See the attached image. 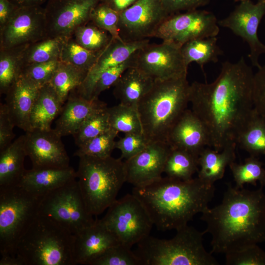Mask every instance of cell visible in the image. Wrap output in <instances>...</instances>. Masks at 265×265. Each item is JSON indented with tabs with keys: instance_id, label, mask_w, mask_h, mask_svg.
<instances>
[{
	"instance_id": "obj_1",
	"label": "cell",
	"mask_w": 265,
	"mask_h": 265,
	"mask_svg": "<svg viewBox=\"0 0 265 265\" xmlns=\"http://www.w3.org/2000/svg\"><path fill=\"white\" fill-rule=\"evenodd\" d=\"M254 76L243 56L226 61L211 83L190 84L189 101L192 112L205 126L209 147L217 151L237 145L239 133L254 110Z\"/></svg>"
},
{
	"instance_id": "obj_2",
	"label": "cell",
	"mask_w": 265,
	"mask_h": 265,
	"mask_svg": "<svg viewBox=\"0 0 265 265\" xmlns=\"http://www.w3.org/2000/svg\"><path fill=\"white\" fill-rule=\"evenodd\" d=\"M212 236L211 253H226L265 242V193L229 185L222 202L202 213Z\"/></svg>"
},
{
	"instance_id": "obj_3",
	"label": "cell",
	"mask_w": 265,
	"mask_h": 265,
	"mask_svg": "<svg viewBox=\"0 0 265 265\" xmlns=\"http://www.w3.org/2000/svg\"><path fill=\"white\" fill-rule=\"evenodd\" d=\"M214 185L199 178L183 181L166 176L140 186L132 194L142 204L159 230H177L187 225L209 207L214 196Z\"/></svg>"
},
{
	"instance_id": "obj_4",
	"label": "cell",
	"mask_w": 265,
	"mask_h": 265,
	"mask_svg": "<svg viewBox=\"0 0 265 265\" xmlns=\"http://www.w3.org/2000/svg\"><path fill=\"white\" fill-rule=\"evenodd\" d=\"M189 87L187 75L154 81L140 100L137 111L149 143L167 142L170 132L187 109Z\"/></svg>"
},
{
	"instance_id": "obj_5",
	"label": "cell",
	"mask_w": 265,
	"mask_h": 265,
	"mask_svg": "<svg viewBox=\"0 0 265 265\" xmlns=\"http://www.w3.org/2000/svg\"><path fill=\"white\" fill-rule=\"evenodd\" d=\"M74 239L62 225L38 214L20 239L15 255L23 265H74Z\"/></svg>"
},
{
	"instance_id": "obj_6",
	"label": "cell",
	"mask_w": 265,
	"mask_h": 265,
	"mask_svg": "<svg viewBox=\"0 0 265 265\" xmlns=\"http://www.w3.org/2000/svg\"><path fill=\"white\" fill-rule=\"evenodd\" d=\"M79 159L77 182L88 212L96 216L116 200L126 182L124 162L111 156H83Z\"/></svg>"
},
{
	"instance_id": "obj_7",
	"label": "cell",
	"mask_w": 265,
	"mask_h": 265,
	"mask_svg": "<svg viewBox=\"0 0 265 265\" xmlns=\"http://www.w3.org/2000/svg\"><path fill=\"white\" fill-rule=\"evenodd\" d=\"M204 234L187 225L171 239L148 236L137 244L134 252L142 265H217L204 246Z\"/></svg>"
},
{
	"instance_id": "obj_8",
	"label": "cell",
	"mask_w": 265,
	"mask_h": 265,
	"mask_svg": "<svg viewBox=\"0 0 265 265\" xmlns=\"http://www.w3.org/2000/svg\"><path fill=\"white\" fill-rule=\"evenodd\" d=\"M41 197L20 186L0 188L1 256H15L20 239L39 214Z\"/></svg>"
},
{
	"instance_id": "obj_9",
	"label": "cell",
	"mask_w": 265,
	"mask_h": 265,
	"mask_svg": "<svg viewBox=\"0 0 265 265\" xmlns=\"http://www.w3.org/2000/svg\"><path fill=\"white\" fill-rule=\"evenodd\" d=\"M39 214L54 219L74 235L96 220L86 208L76 179L42 196Z\"/></svg>"
},
{
	"instance_id": "obj_10",
	"label": "cell",
	"mask_w": 265,
	"mask_h": 265,
	"mask_svg": "<svg viewBox=\"0 0 265 265\" xmlns=\"http://www.w3.org/2000/svg\"><path fill=\"white\" fill-rule=\"evenodd\" d=\"M100 220L119 243L131 248L149 236L154 225L144 206L132 193L116 199Z\"/></svg>"
},
{
	"instance_id": "obj_11",
	"label": "cell",
	"mask_w": 265,
	"mask_h": 265,
	"mask_svg": "<svg viewBox=\"0 0 265 265\" xmlns=\"http://www.w3.org/2000/svg\"><path fill=\"white\" fill-rule=\"evenodd\" d=\"M219 31L214 14L197 9L170 15L159 26L153 37L182 47L193 39L216 37Z\"/></svg>"
},
{
	"instance_id": "obj_12",
	"label": "cell",
	"mask_w": 265,
	"mask_h": 265,
	"mask_svg": "<svg viewBox=\"0 0 265 265\" xmlns=\"http://www.w3.org/2000/svg\"><path fill=\"white\" fill-rule=\"evenodd\" d=\"M182 47L170 41L150 43L133 54V66L154 81L187 75L188 66L182 54Z\"/></svg>"
},
{
	"instance_id": "obj_13",
	"label": "cell",
	"mask_w": 265,
	"mask_h": 265,
	"mask_svg": "<svg viewBox=\"0 0 265 265\" xmlns=\"http://www.w3.org/2000/svg\"><path fill=\"white\" fill-rule=\"evenodd\" d=\"M265 16V0H243L225 18L218 21L220 26L228 28L241 38L249 48L248 57L253 66L259 68L260 56L265 54V44L259 39L258 30Z\"/></svg>"
},
{
	"instance_id": "obj_14",
	"label": "cell",
	"mask_w": 265,
	"mask_h": 265,
	"mask_svg": "<svg viewBox=\"0 0 265 265\" xmlns=\"http://www.w3.org/2000/svg\"><path fill=\"white\" fill-rule=\"evenodd\" d=\"M104 0H48L45 7L47 37L68 38L89 23L96 6Z\"/></svg>"
},
{
	"instance_id": "obj_15",
	"label": "cell",
	"mask_w": 265,
	"mask_h": 265,
	"mask_svg": "<svg viewBox=\"0 0 265 265\" xmlns=\"http://www.w3.org/2000/svg\"><path fill=\"white\" fill-rule=\"evenodd\" d=\"M0 50L25 46L47 37L45 8L41 5L18 7L0 29Z\"/></svg>"
},
{
	"instance_id": "obj_16",
	"label": "cell",
	"mask_w": 265,
	"mask_h": 265,
	"mask_svg": "<svg viewBox=\"0 0 265 265\" xmlns=\"http://www.w3.org/2000/svg\"><path fill=\"white\" fill-rule=\"evenodd\" d=\"M169 16L161 0H137L119 14V35L125 41L153 37L159 26Z\"/></svg>"
},
{
	"instance_id": "obj_17",
	"label": "cell",
	"mask_w": 265,
	"mask_h": 265,
	"mask_svg": "<svg viewBox=\"0 0 265 265\" xmlns=\"http://www.w3.org/2000/svg\"><path fill=\"white\" fill-rule=\"evenodd\" d=\"M61 136L54 129H33L26 132L25 145L32 168H65L70 158Z\"/></svg>"
},
{
	"instance_id": "obj_18",
	"label": "cell",
	"mask_w": 265,
	"mask_h": 265,
	"mask_svg": "<svg viewBox=\"0 0 265 265\" xmlns=\"http://www.w3.org/2000/svg\"><path fill=\"white\" fill-rule=\"evenodd\" d=\"M171 149L167 142H149L140 153L125 160L126 182L140 186L162 177Z\"/></svg>"
},
{
	"instance_id": "obj_19",
	"label": "cell",
	"mask_w": 265,
	"mask_h": 265,
	"mask_svg": "<svg viewBox=\"0 0 265 265\" xmlns=\"http://www.w3.org/2000/svg\"><path fill=\"white\" fill-rule=\"evenodd\" d=\"M149 43L148 39L125 41L112 38L109 43L101 53L81 84L76 89L77 92L84 98L91 100L94 86L103 73L126 61L136 51Z\"/></svg>"
},
{
	"instance_id": "obj_20",
	"label": "cell",
	"mask_w": 265,
	"mask_h": 265,
	"mask_svg": "<svg viewBox=\"0 0 265 265\" xmlns=\"http://www.w3.org/2000/svg\"><path fill=\"white\" fill-rule=\"evenodd\" d=\"M75 265H88L108 248L119 244L100 219L74 235Z\"/></svg>"
},
{
	"instance_id": "obj_21",
	"label": "cell",
	"mask_w": 265,
	"mask_h": 265,
	"mask_svg": "<svg viewBox=\"0 0 265 265\" xmlns=\"http://www.w3.org/2000/svg\"><path fill=\"white\" fill-rule=\"evenodd\" d=\"M167 142L172 148L186 151L197 157L209 146L205 126L192 111L188 109L172 128Z\"/></svg>"
},
{
	"instance_id": "obj_22",
	"label": "cell",
	"mask_w": 265,
	"mask_h": 265,
	"mask_svg": "<svg viewBox=\"0 0 265 265\" xmlns=\"http://www.w3.org/2000/svg\"><path fill=\"white\" fill-rule=\"evenodd\" d=\"M106 106V104L98 98L85 99L75 89L64 104L54 129L61 137L73 135L90 114Z\"/></svg>"
},
{
	"instance_id": "obj_23",
	"label": "cell",
	"mask_w": 265,
	"mask_h": 265,
	"mask_svg": "<svg viewBox=\"0 0 265 265\" xmlns=\"http://www.w3.org/2000/svg\"><path fill=\"white\" fill-rule=\"evenodd\" d=\"M40 87L20 75L6 93V105L16 125L25 132L31 130L30 118Z\"/></svg>"
},
{
	"instance_id": "obj_24",
	"label": "cell",
	"mask_w": 265,
	"mask_h": 265,
	"mask_svg": "<svg viewBox=\"0 0 265 265\" xmlns=\"http://www.w3.org/2000/svg\"><path fill=\"white\" fill-rule=\"evenodd\" d=\"M77 178V172L65 168H31L26 170L19 186L41 197Z\"/></svg>"
},
{
	"instance_id": "obj_25",
	"label": "cell",
	"mask_w": 265,
	"mask_h": 265,
	"mask_svg": "<svg viewBox=\"0 0 265 265\" xmlns=\"http://www.w3.org/2000/svg\"><path fill=\"white\" fill-rule=\"evenodd\" d=\"M154 80L137 68L126 70L114 84L113 95L120 104L137 109L140 100L150 90Z\"/></svg>"
},
{
	"instance_id": "obj_26",
	"label": "cell",
	"mask_w": 265,
	"mask_h": 265,
	"mask_svg": "<svg viewBox=\"0 0 265 265\" xmlns=\"http://www.w3.org/2000/svg\"><path fill=\"white\" fill-rule=\"evenodd\" d=\"M26 156L25 134L0 151V188L19 185L26 170L24 160Z\"/></svg>"
},
{
	"instance_id": "obj_27",
	"label": "cell",
	"mask_w": 265,
	"mask_h": 265,
	"mask_svg": "<svg viewBox=\"0 0 265 265\" xmlns=\"http://www.w3.org/2000/svg\"><path fill=\"white\" fill-rule=\"evenodd\" d=\"M63 105L49 83L40 87L31 112V130L51 129L52 122L60 114Z\"/></svg>"
},
{
	"instance_id": "obj_28",
	"label": "cell",
	"mask_w": 265,
	"mask_h": 265,
	"mask_svg": "<svg viewBox=\"0 0 265 265\" xmlns=\"http://www.w3.org/2000/svg\"><path fill=\"white\" fill-rule=\"evenodd\" d=\"M232 145L220 151L211 147H206L198 157L200 170L198 178L202 181L211 185L221 179L224 175L226 168L236 159V147Z\"/></svg>"
},
{
	"instance_id": "obj_29",
	"label": "cell",
	"mask_w": 265,
	"mask_h": 265,
	"mask_svg": "<svg viewBox=\"0 0 265 265\" xmlns=\"http://www.w3.org/2000/svg\"><path fill=\"white\" fill-rule=\"evenodd\" d=\"M65 39L61 37H47L26 45L20 56L21 70L27 65L59 59Z\"/></svg>"
},
{
	"instance_id": "obj_30",
	"label": "cell",
	"mask_w": 265,
	"mask_h": 265,
	"mask_svg": "<svg viewBox=\"0 0 265 265\" xmlns=\"http://www.w3.org/2000/svg\"><path fill=\"white\" fill-rule=\"evenodd\" d=\"M181 50L188 67L191 63L195 62L203 70L206 64L217 62L218 57L223 54L217 44L216 37L192 40L183 45Z\"/></svg>"
},
{
	"instance_id": "obj_31",
	"label": "cell",
	"mask_w": 265,
	"mask_h": 265,
	"mask_svg": "<svg viewBox=\"0 0 265 265\" xmlns=\"http://www.w3.org/2000/svg\"><path fill=\"white\" fill-rule=\"evenodd\" d=\"M237 144L250 156L265 155V120L255 108L238 135Z\"/></svg>"
},
{
	"instance_id": "obj_32",
	"label": "cell",
	"mask_w": 265,
	"mask_h": 265,
	"mask_svg": "<svg viewBox=\"0 0 265 265\" xmlns=\"http://www.w3.org/2000/svg\"><path fill=\"white\" fill-rule=\"evenodd\" d=\"M198 157L186 151L171 148L164 173L168 177L187 181L198 171Z\"/></svg>"
},
{
	"instance_id": "obj_33",
	"label": "cell",
	"mask_w": 265,
	"mask_h": 265,
	"mask_svg": "<svg viewBox=\"0 0 265 265\" xmlns=\"http://www.w3.org/2000/svg\"><path fill=\"white\" fill-rule=\"evenodd\" d=\"M86 76L76 67L60 61L49 83L64 104L70 93L81 84Z\"/></svg>"
},
{
	"instance_id": "obj_34",
	"label": "cell",
	"mask_w": 265,
	"mask_h": 265,
	"mask_svg": "<svg viewBox=\"0 0 265 265\" xmlns=\"http://www.w3.org/2000/svg\"><path fill=\"white\" fill-rule=\"evenodd\" d=\"M264 165L257 157L253 156L245 159L242 163L232 162L229 166L236 183L235 187L242 188L246 184L256 186L259 182L261 186L264 187L265 186Z\"/></svg>"
},
{
	"instance_id": "obj_35",
	"label": "cell",
	"mask_w": 265,
	"mask_h": 265,
	"mask_svg": "<svg viewBox=\"0 0 265 265\" xmlns=\"http://www.w3.org/2000/svg\"><path fill=\"white\" fill-rule=\"evenodd\" d=\"M102 51L93 52L87 50L70 36L66 38L64 42L59 59L60 61L71 65L87 75Z\"/></svg>"
},
{
	"instance_id": "obj_36",
	"label": "cell",
	"mask_w": 265,
	"mask_h": 265,
	"mask_svg": "<svg viewBox=\"0 0 265 265\" xmlns=\"http://www.w3.org/2000/svg\"><path fill=\"white\" fill-rule=\"evenodd\" d=\"M111 129L126 133H143L142 127L137 109L119 104L107 107Z\"/></svg>"
},
{
	"instance_id": "obj_37",
	"label": "cell",
	"mask_w": 265,
	"mask_h": 265,
	"mask_svg": "<svg viewBox=\"0 0 265 265\" xmlns=\"http://www.w3.org/2000/svg\"><path fill=\"white\" fill-rule=\"evenodd\" d=\"M26 46V45H25ZM25 46L0 50V91L7 93L20 75V56Z\"/></svg>"
},
{
	"instance_id": "obj_38",
	"label": "cell",
	"mask_w": 265,
	"mask_h": 265,
	"mask_svg": "<svg viewBox=\"0 0 265 265\" xmlns=\"http://www.w3.org/2000/svg\"><path fill=\"white\" fill-rule=\"evenodd\" d=\"M107 108L106 106L100 108L90 114L73 135L75 142L78 147L111 129Z\"/></svg>"
},
{
	"instance_id": "obj_39",
	"label": "cell",
	"mask_w": 265,
	"mask_h": 265,
	"mask_svg": "<svg viewBox=\"0 0 265 265\" xmlns=\"http://www.w3.org/2000/svg\"><path fill=\"white\" fill-rule=\"evenodd\" d=\"M118 132L109 130L87 140L78 147L74 155L79 158L83 156L105 158L111 156L115 149V138Z\"/></svg>"
},
{
	"instance_id": "obj_40",
	"label": "cell",
	"mask_w": 265,
	"mask_h": 265,
	"mask_svg": "<svg viewBox=\"0 0 265 265\" xmlns=\"http://www.w3.org/2000/svg\"><path fill=\"white\" fill-rule=\"evenodd\" d=\"M71 36L80 46L93 52L103 51L112 38L107 31L90 21L79 27Z\"/></svg>"
},
{
	"instance_id": "obj_41",
	"label": "cell",
	"mask_w": 265,
	"mask_h": 265,
	"mask_svg": "<svg viewBox=\"0 0 265 265\" xmlns=\"http://www.w3.org/2000/svg\"><path fill=\"white\" fill-rule=\"evenodd\" d=\"M131 248L119 243L108 248L89 265H142L140 259Z\"/></svg>"
},
{
	"instance_id": "obj_42",
	"label": "cell",
	"mask_w": 265,
	"mask_h": 265,
	"mask_svg": "<svg viewBox=\"0 0 265 265\" xmlns=\"http://www.w3.org/2000/svg\"><path fill=\"white\" fill-rule=\"evenodd\" d=\"M119 13L103 1L94 9L90 22L107 31L113 38L122 40L119 33Z\"/></svg>"
},
{
	"instance_id": "obj_43",
	"label": "cell",
	"mask_w": 265,
	"mask_h": 265,
	"mask_svg": "<svg viewBox=\"0 0 265 265\" xmlns=\"http://www.w3.org/2000/svg\"><path fill=\"white\" fill-rule=\"evenodd\" d=\"M60 59L34 63L23 67L20 75L39 87L50 83L57 69Z\"/></svg>"
},
{
	"instance_id": "obj_44",
	"label": "cell",
	"mask_w": 265,
	"mask_h": 265,
	"mask_svg": "<svg viewBox=\"0 0 265 265\" xmlns=\"http://www.w3.org/2000/svg\"><path fill=\"white\" fill-rule=\"evenodd\" d=\"M227 265H265V251L258 244L225 254Z\"/></svg>"
},
{
	"instance_id": "obj_45",
	"label": "cell",
	"mask_w": 265,
	"mask_h": 265,
	"mask_svg": "<svg viewBox=\"0 0 265 265\" xmlns=\"http://www.w3.org/2000/svg\"><path fill=\"white\" fill-rule=\"evenodd\" d=\"M132 66H133V54L123 62L103 73L94 86L91 99L98 98L102 92L113 86L123 73Z\"/></svg>"
},
{
	"instance_id": "obj_46",
	"label": "cell",
	"mask_w": 265,
	"mask_h": 265,
	"mask_svg": "<svg viewBox=\"0 0 265 265\" xmlns=\"http://www.w3.org/2000/svg\"><path fill=\"white\" fill-rule=\"evenodd\" d=\"M148 143L143 133H126L116 141L115 147L121 152L120 159L127 160L140 153Z\"/></svg>"
},
{
	"instance_id": "obj_47",
	"label": "cell",
	"mask_w": 265,
	"mask_h": 265,
	"mask_svg": "<svg viewBox=\"0 0 265 265\" xmlns=\"http://www.w3.org/2000/svg\"><path fill=\"white\" fill-rule=\"evenodd\" d=\"M16 125L6 104L0 105V151L8 147L14 140Z\"/></svg>"
},
{
	"instance_id": "obj_48",
	"label": "cell",
	"mask_w": 265,
	"mask_h": 265,
	"mask_svg": "<svg viewBox=\"0 0 265 265\" xmlns=\"http://www.w3.org/2000/svg\"><path fill=\"white\" fill-rule=\"evenodd\" d=\"M253 102L255 109L265 120V64L254 74Z\"/></svg>"
},
{
	"instance_id": "obj_49",
	"label": "cell",
	"mask_w": 265,
	"mask_h": 265,
	"mask_svg": "<svg viewBox=\"0 0 265 265\" xmlns=\"http://www.w3.org/2000/svg\"><path fill=\"white\" fill-rule=\"evenodd\" d=\"M211 0H161L164 11L169 15L197 9L209 3Z\"/></svg>"
},
{
	"instance_id": "obj_50",
	"label": "cell",
	"mask_w": 265,
	"mask_h": 265,
	"mask_svg": "<svg viewBox=\"0 0 265 265\" xmlns=\"http://www.w3.org/2000/svg\"><path fill=\"white\" fill-rule=\"evenodd\" d=\"M17 8L9 0H0V29L8 22Z\"/></svg>"
},
{
	"instance_id": "obj_51",
	"label": "cell",
	"mask_w": 265,
	"mask_h": 265,
	"mask_svg": "<svg viewBox=\"0 0 265 265\" xmlns=\"http://www.w3.org/2000/svg\"><path fill=\"white\" fill-rule=\"evenodd\" d=\"M137 0H104L109 6L120 13L132 6Z\"/></svg>"
},
{
	"instance_id": "obj_52",
	"label": "cell",
	"mask_w": 265,
	"mask_h": 265,
	"mask_svg": "<svg viewBox=\"0 0 265 265\" xmlns=\"http://www.w3.org/2000/svg\"><path fill=\"white\" fill-rule=\"evenodd\" d=\"M17 7L42 5L48 0H9Z\"/></svg>"
},
{
	"instance_id": "obj_53",
	"label": "cell",
	"mask_w": 265,
	"mask_h": 265,
	"mask_svg": "<svg viewBox=\"0 0 265 265\" xmlns=\"http://www.w3.org/2000/svg\"><path fill=\"white\" fill-rule=\"evenodd\" d=\"M0 265H23V264L16 256L7 255L1 256Z\"/></svg>"
},
{
	"instance_id": "obj_54",
	"label": "cell",
	"mask_w": 265,
	"mask_h": 265,
	"mask_svg": "<svg viewBox=\"0 0 265 265\" xmlns=\"http://www.w3.org/2000/svg\"><path fill=\"white\" fill-rule=\"evenodd\" d=\"M236 2H239L241 0H234Z\"/></svg>"
}]
</instances>
